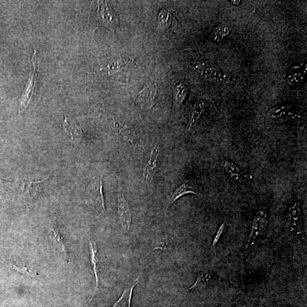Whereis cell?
Instances as JSON below:
<instances>
[{
	"mask_svg": "<svg viewBox=\"0 0 307 307\" xmlns=\"http://www.w3.org/2000/svg\"><path fill=\"white\" fill-rule=\"evenodd\" d=\"M268 224L267 213L263 210H260L254 217L251 225L250 233L246 244V249H248L254 246L266 232Z\"/></svg>",
	"mask_w": 307,
	"mask_h": 307,
	"instance_id": "1",
	"label": "cell"
},
{
	"mask_svg": "<svg viewBox=\"0 0 307 307\" xmlns=\"http://www.w3.org/2000/svg\"><path fill=\"white\" fill-rule=\"evenodd\" d=\"M288 227L292 235L302 239L304 238L302 228V216L301 204L293 202L289 206L287 214Z\"/></svg>",
	"mask_w": 307,
	"mask_h": 307,
	"instance_id": "2",
	"label": "cell"
},
{
	"mask_svg": "<svg viewBox=\"0 0 307 307\" xmlns=\"http://www.w3.org/2000/svg\"><path fill=\"white\" fill-rule=\"evenodd\" d=\"M99 7L96 12L98 22L106 28L114 30L119 25L118 17L112 8L108 6L107 3L99 1Z\"/></svg>",
	"mask_w": 307,
	"mask_h": 307,
	"instance_id": "3",
	"label": "cell"
},
{
	"mask_svg": "<svg viewBox=\"0 0 307 307\" xmlns=\"http://www.w3.org/2000/svg\"><path fill=\"white\" fill-rule=\"evenodd\" d=\"M160 154L159 144L153 147L145 164L142 174L143 184L148 186L152 183L157 173Z\"/></svg>",
	"mask_w": 307,
	"mask_h": 307,
	"instance_id": "4",
	"label": "cell"
},
{
	"mask_svg": "<svg viewBox=\"0 0 307 307\" xmlns=\"http://www.w3.org/2000/svg\"><path fill=\"white\" fill-rule=\"evenodd\" d=\"M32 61L33 63V70L31 72V77H30L25 91L24 92L22 97H21L20 108V113H22L26 110V109L28 108L32 99L34 90H35L37 77V63L36 50L34 51V53L33 55Z\"/></svg>",
	"mask_w": 307,
	"mask_h": 307,
	"instance_id": "5",
	"label": "cell"
},
{
	"mask_svg": "<svg viewBox=\"0 0 307 307\" xmlns=\"http://www.w3.org/2000/svg\"><path fill=\"white\" fill-rule=\"evenodd\" d=\"M157 91V85L149 83L135 96V104L143 110L151 109L155 105Z\"/></svg>",
	"mask_w": 307,
	"mask_h": 307,
	"instance_id": "6",
	"label": "cell"
},
{
	"mask_svg": "<svg viewBox=\"0 0 307 307\" xmlns=\"http://www.w3.org/2000/svg\"><path fill=\"white\" fill-rule=\"evenodd\" d=\"M119 220L125 232L129 231L131 223V215L129 204L122 190L117 196Z\"/></svg>",
	"mask_w": 307,
	"mask_h": 307,
	"instance_id": "7",
	"label": "cell"
},
{
	"mask_svg": "<svg viewBox=\"0 0 307 307\" xmlns=\"http://www.w3.org/2000/svg\"><path fill=\"white\" fill-rule=\"evenodd\" d=\"M158 27L165 31L170 28L174 30L178 25L176 14L167 8H163L158 15Z\"/></svg>",
	"mask_w": 307,
	"mask_h": 307,
	"instance_id": "8",
	"label": "cell"
},
{
	"mask_svg": "<svg viewBox=\"0 0 307 307\" xmlns=\"http://www.w3.org/2000/svg\"><path fill=\"white\" fill-rule=\"evenodd\" d=\"M112 123L115 131L123 140L134 146L138 144L139 141L138 135L130 127L116 120H114Z\"/></svg>",
	"mask_w": 307,
	"mask_h": 307,
	"instance_id": "9",
	"label": "cell"
},
{
	"mask_svg": "<svg viewBox=\"0 0 307 307\" xmlns=\"http://www.w3.org/2000/svg\"><path fill=\"white\" fill-rule=\"evenodd\" d=\"M195 70L206 79L217 81V82L220 81L224 82L226 80L225 75L223 72L205 63L198 64L195 66Z\"/></svg>",
	"mask_w": 307,
	"mask_h": 307,
	"instance_id": "10",
	"label": "cell"
},
{
	"mask_svg": "<svg viewBox=\"0 0 307 307\" xmlns=\"http://www.w3.org/2000/svg\"><path fill=\"white\" fill-rule=\"evenodd\" d=\"M187 194L198 195V186L195 182L189 181L183 182L171 196L169 204H173L179 198Z\"/></svg>",
	"mask_w": 307,
	"mask_h": 307,
	"instance_id": "11",
	"label": "cell"
},
{
	"mask_svg": "<svg viewBox=\"0 0 307 307\" xmlns=\"http://www.w3.org/2000/svg\"><path fill=\"white\" fill-rule=\"evenodd\" d=\"M306 63L304 62H299L295 63L290 68L288 76V82L295 84L302 82L305 79L306 74Z\"/></svg>",
	"mask_w": 307,
	"mask_h": 307,
	"instance_id": "12",
	"label": "cell"
},
{
	"mask_svg": "<svg viewBox=\"0 0 307 307\" xmlns=\"http://www.w3.org/2000/svg\"><path fill=\"white\" fill-rule=\"evenodd\" d=\"M89 251H90L91 265L94 272V275H95V288H94L91 299L89 301L91 302L94 295H95V294L97 291L98 287H99V259H98L96 243L93 242L91 239H89Z\"/></svg>",
	"mask_w": 307,
	"mask_h": 307,
	"instance_id": "13",
	"label": "cell"
},
{
	"mask_svg": "<svg viewBox=\"0 0 307 307\" xmlns=\"http://www.w3.org/2000/svg\"><path fill=\"white\" fill-rule=\"evenodd\" d=\"M206 108V102L203 100H199L196 102L192 107L188 122L187 130L190 131L195 126L205 112Z\"/></svg>",
	"mask_w": 307,
	"mask_h": 307,
	"instance_id": "14",
	"label": "cell"
},
{
	"mask_svg": "<svg viewBox=\"0 0 307 307\" xmlns=\"http://www.w3.org/2000/svg\"><path fill=\"white\" fill-rule=\"evenodd\" d=\"M291 107L287 105H281L274 106L268 112V118L273 121H279L286 118L290 113Z\"/></svg>",
	"mask_w": 307,
	"mask_h": 307,
	"instance_id": "15",
	"label": "cell"
},
{
	"mask_svg": "<svg viewBox=\"0 0 307 307\" xmlns=\"http://www.w3.org/2000/svg\"><path fill=\"white\" fill-rule=\"evenodd\" d=\"M224 169L231 180L235 183H239L242 180V173L238 166L234 162L227 160L224 162Z\"/></svg>",
	"mask_w": 307,
	"mask_h": 307,
	"instance_id": "16",
	"label": "cell"
},
{
	"mask_svg": "<svg viewBox=\"0 0 307 307\" xmlns=\"http://www.w3.org/2000/svg\"><path fill=\"white\" fill-rule=\"evenodd\" d=\"M48 179L49 178H47L44 181H26L24 183L22 189L25 192V194L28 195L30 198L36 197L40 194L43 184H44Z\"/></svg>",
	"mask_w": 307,
	"mask_h": 307,
	"instance_id": "17",
	"label": "cell"
},
{
	"mask_svg": "<svg viewBox=\"0 0 307 307\" xmlns=\"http://www.w3.org/2000/svg\"><path fill=\"white\" fill-rule=\"evenodd\" d=\"M212 278L213 275L211 271H204L200 272L198 275L195 282L188 289L189 291H193V290L196 288L206 287L208 284L211 282Z\"/></svg>",
	"mask_w": 307,
	"mask_h": 307,
	"instance_id": "18",
	"label": "cell"
},
{
	"mask_svg": "<svg viewBox=\"0 0 307 307\" xmlns=\"http://www.w3.org/2000/svg\"><path fill=\"white\" fill-rule=\"evenodd\" d=\"M175 102L178 106H181L186 99L188 89L182 83L174 85L173 88Z\"/></svg>",
	"mask_w": 307,
	"mask_h": 307,
	"instance_id": "19",
	"label": "cell"
},
{
	"mask_svg": "<svg viewBox=\"0 0 307 307\" xmlns=\"http://www.w3.org/2000/svg\"><path fill=\"white\" fill-rule=\"evenodd\" d=\"M64 129L69 134L72 139L76 142H80L82 138V131L76 126H72L68 121V118L66 116L65 121L63 123Z\"/></svg>",
	"mask_w": 307,
	"mask_h": 307,
	"instance_id": "20",
	"label": "cell"
},
{
	"mask_svg": "<svg viewBox=\"0 0 307 307\" xmlns=\"http://www.w3.org/2000/svg\"><path fill=\"white\" fill-rule=\"evenodd\" d=\"M131 61L130 58L127 60H120L116 62L109 64L106 67L101 68V70L106 71L109 74L117 73V72L121 71L123 68L126 67Z\"/></svg>",
	"mask_w": 307,
	"mask_h": 307,
	"instance_id": "21",
	"label": "cell"
},
{
	"mask_svg": "<svg viewBox=\"0 0 307 307\" xmlns=\"http://www.w3.org/2000/svg\"><path fill=\"white\" fill-rule=\"evenodd\" d=\"M50 237L56 244L60 251L67 258V247L65 240H64L61 234L58 232L57 230L51 229L50 230Z\"/></svg>",
	"mask_w": 307,
	"mask_h": 307,
	"instance_id": "22",
	"label": "cell"
},
{
	"mask_svg": "<svg viewBox=\"0 0 307 307\" xmlns=\"http://www.w3.org/2000/svg\"><path fill=\"white\" fill-rule=\"evenodd\" d=\"M11 266L14 269L17 271L23 273L25 275H27L29 276H31L32 278H36L37 274L36 272L33 271L26 264L23 263H12L11 264Z\"/></svg>",
	"mask_w": 307,
	"mask_h": 307,
	"instance_id": "23",
	"label": "cell"
},
{
	"mask_svg": "<svg viewBox=\"0 0 307 307\" xmlns=\"http://www.w3.org/2000/svg\"><path fill=\"white\" fill-rule=\"evenodd\" d=\"M225 227V223H224L222 224L220 226V227L219 228V229H217V231L215 234V236L214 238H213V239L212 246L213 247L216 246L217 243L219 242L220 239L222 236V234H223L224 231Z\"/></svg>",
	"mask_w": 307,
	"mask_h": 307,
	"instance_id": "24",
	"label": "cell"
},
{
	"mask_svg": "<svg viewBox=\"0 0 307 307\" xmlns=\"http://www.w3.org/2000/svg\"><path fill=\"white\" fill-rule=\"evenodd\" d=\"M225 29L221 28L215 29V31L213 33L214 39L217 40V38L219 37L218 40H221V38H224L225 36H227L228 33L225 32Z\"/></svg>",
	"mask_w": 307,
	"mask_h": 307,
	"instance_id": "25",
	"label": "cell"
}]
</instances>
